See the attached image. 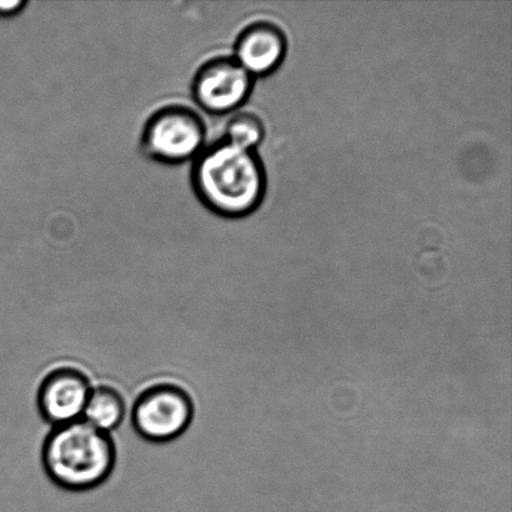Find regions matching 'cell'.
<instances>
[{"label":"cell","instance_id":"6da1fadb","mask_svg":"<svg viewBox=\"0 0 512 512\" xmlns=\"http://www.w3.org/2000/svg\"><path fill=\"white\" fill-rule=\"evenodd\" d=\"M190 183L199 202L219 217H248L263 204L266 172L258 152L224 138L208 144L194 160Z\"/></svg>","mask_w":512,"mask_h":512},{"label":"cell","instance_id":"277c9868","mask_svg":"<svg viewBox=\"0 0 512 512\" xmlns=\"http://www.w3.org/2000/svg\"><path fill=\"white\" fill-rule=\"evenodd\" d=\"M195 406L182 386L159 383L140 393L132 409V425L140 438L150 443H169L190 428Z\"/></svg>","mask_w":512,"mask_h":512},{"label":"cell","instance_id":"ba28073f","mask_svg":"<svg viewBox=\"0 0 512 512\" xmlns=\"http://www.w3.org/2000/svg\"><path fill=\"white\" fill-rule=\"evenodd\" d=\"M125 414L127 404L122 393L112 386L99 385L92 389L82 419L94 428L112 434L123 424Z\"/></svg>","mask_w":512,"mask_h":512},{"label":"cell","instance_id":"5b68a950","mask_svg":"<svg viewBox=\"0 0 512 512\" xmlns=\"http://www.w3.org/2000/svg\"><path fill=\"white\" fill-rule=\"evenodd\" d=\"M254 79L233 55L209 58L194 74V103L213 115L237 113L252 95Z\"/></svg>","mask_w":512,"mask_h":512},{"label":"cell","instance_id":"8992f818","mask_svg":"<svg viewBox=\"0 0 512 512\" xmlns=\"http://www.w3.org/2000/svg\"><path fill=\"white\" fill-rule=\"evenodd\" d=\"M92 389V383L82 370L62 366L50 371L38 390L40 416L53 428L82 419Z\"/></svg>","mask_w":512,"mask_h":512},{"label":"cell","instance_id":"30bf717a","mask_svg":"<svg viewBox=\"0 0 512 512\" xmlns=\"http://www.w3.org/2000/svg\"><path fill=\"white\" fill-rule=\"evenodd\" d=\"M27 7V0H0V17H15Z\"/></svg>","mask_w":512,"mask_h":512},{"label":"cell","instance_id":"52a82bcc","mask_svg":"<svg viewBox=\"0 0 512 512\" xmlns=\"http://www.w3.org/2000/svg\"><path fill=\"white\" fill-rule=\"evenodd\" d=\"M288 38L283 29L269 20H255L240 30L233 57L254 78L273 74L284 63Z\"/></svg>","mask_w":512,"mask_h":512},{"label":"cell","instance_id":"9c48e42d","mask_svg":"<svg viewBox=\"0 0 512 512\" xmlns=\"http://www.w3.org/2000/svg\"><path fill=\"white\" fill-rule=\"evenodd\" d=\"M223 138L239 147L256 150L265 138L264 122L254 113H234L225 127Z\"/></svg>","mask_w":512,"mask_h":512},{"label":"cell","instance_id":"3957f363","mask_svg":"<svg viewBox=\"0 0 512 512\" xmlns=\"http://www.w3.org/2000/svg\"><path fill=\"white\" fill-rule=\"evenodd\" d=\"M203 115L184 103H168L154 110L140 134V149L155 162L180 165L194 162L207 147Z\"/></svg>","mask_w":512,"mask_h":512},{"label":"cell","instance_id":"7a4b0ae2","mask_svg":"<svg viewBox=\"0 0 512 512\" xmlns=\"http://www.w3.org/2000/svg\"><path fill=\"white\" fill-rule=\"evenodd\" d=\"M117 446L112 434L80 419L55 426L42 446L45 473L55 485L72 493L98 488L112 475Z\"/></svg>","mask_w":512,"mask_h":512}]
</instances>
